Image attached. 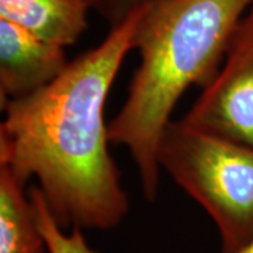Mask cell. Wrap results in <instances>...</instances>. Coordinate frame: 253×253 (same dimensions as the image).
I'll return each mask as SVG.
<instances>
[{
  "mask_svg": "<svg viewBox=\"0 0 253 253\" xmlns=\"http://www.w3.org/2000/svg\"><path fill=\"white\" fill-rule=\"evenodd\" d=\"M159 0H87L89 7L114 27L124 21L134 10Z\"/></svg>",
  "mask_w": 253,
  "mask_h": 253,
  "instance_id": "cell-9",
  "label": "cell"
},
{
  "mask_svg": "<svg viewBox=\"0 0 253 253\" xmlns=\"http://www.w3.org/2000/svg\"><path fill=\"white\" fill-rule=\"evenodd\" d=\"M145 6L110 27L99 45L24 99L1 104L0 165L27 186L38 181L62 228L107 231L129 210L120 170L109 151L104 106L129 51Z\"/></svg>",
  "mask_w": 253,
  "mask_h": 253,
  "instance_id": "cell-1",
  "label": "cell"
},
{
  "mask_svg": "<svg viewBox=\"0 0 253 253\" xmlns=\"http://www.w3.org/2000/svg\"><path fill=\"white\" fill-rule=\"evenodd\" d=\"M239 253H253V242L249 245V246H248L246 249H244L242 252H239Z\"/></svg>",
  "mask_w": 253,
  "mask_h": 253,
  "instance_id": "cell-10",
  "label": "cell"
},
{
  "mask_svg": "<svg viewBox=\"0 0 253 253\" xmlns=\"http://www.w3.org/2000/svg\"><path fill=\"white\" fill-rule=\"evenodd\" d=\"M158 162L212 218L221 253L252 244L253 149L172 120L161 136Z\"/></svg>",
  "mask_w": 253,
  "mask_h": 253,
  "instance_id": "cell-3",
  "label": "cell"
},
{
  "mask_svg": "<svg viewBox=\"0 0 253 253\" xmlns=\"http://www.w3.org/2000/svg\"><path fill=\"white\" fill-rule=\"evenodd\" d=\"M27 186L0 165V253H48Z\"/></svg>",
  "mask_w": 253,
  "mask_h": 253,
  "instance_id": "cell-7",
  "label": "cell"
},
{
  "mask_svg": "<svg viewBox=\"0 0 253 253\" xmlns=\"http://www.w3.org/2000/svg\"><path fill=\"white\" fill-rule=\"evenodd\" d=\"M180 120L253 149V6L238 24L215 79Z\"/></svg>",
  "mask_w": 253,
  "mask_h": 253,
  "instance_id": "cell-4",
  "label": "cell"
},
{
  "mask_svg": "<svg viewBox=\"0 0 253 253\" xmlns=\"http://www.w3.org/2000/svg\"><path fill=\"white\" fill-rule=\"evenodd\" d=\"M87 0H0V18L55 45H73L89 26Z\"/></svg>",
  "mask_w": 253,
  "mask_h": 253,
  "instance_id": "cell-6",
  "label": "cell"
},
{
  "mask_svg": "<svg viewBox=\"0 0 253 253\" xmlns=\"http://www.w3.org/2000/svg\"><path fill=\"white\" fill-rule=\"evenodd\" d=\"M68 63L63 46L0 18V104L41 90Z\"/></svg>",
  "mask_w": 253,
  "mask_h": 253,
  "instance_id": "cell-5",
  "label": "cell"
},
{
  "mask_svg": "<svg viewBox=\"0 0 253 253\" xmlns=\"http://www.w3.org/2000/svg\"><path fill=\"white\" fill-rule=\"evenodd\" d=\"M28 194L34 203L38 225L45 238L48 253H97L87 244L81 228H72L71 232H66L55 221L38 186L30 187Z\"/></svg>",
  "mask_w": 253,
  "mask_h": 253,
  "instance_id": "cell-8",
  "label": "cell"
},
{
  "mask_svg": "<svg viewBox=\"0 0 253 253\" xmlns=\"http://www.w3.org/2000/svg\"><path fill=\"white\" fill-rule=\"evenodd\" d=\"M253 0H159L145 6L134 34L139 65L109 124L110 144L128 149L148 201L159 191L158 148L179 100L215 79Z\"/></svg>",
  "mask_w": 253,
  "mask_h": 253,
  "instance_id": "cell-2",
  "label": "cell"
}]
</instances>
